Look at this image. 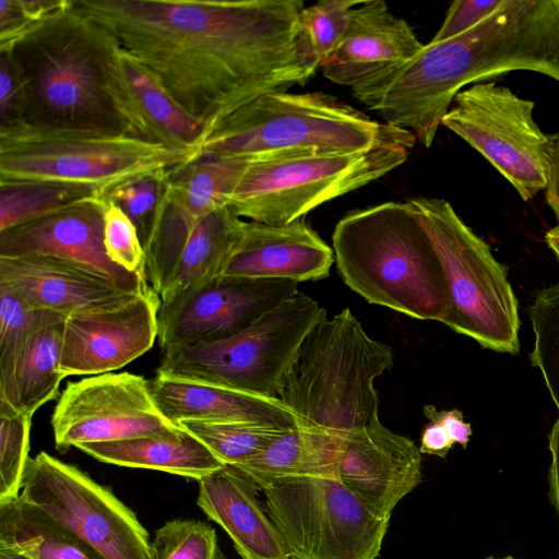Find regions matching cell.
<instances>
[{"instance_id":"cell-10","label":"cell","mask_w":559,"mask_h":559,"mask_svg":"<svg viewBox=\"0 0 559 559\" xmlns=\"http://www.w3.org/2000/svg\"><path fill=\"white\" fill-rule=\"evenodd\" d=\"M324 316L298 292L237 335L164 352L156 374L277 399L301 342Z\"/></svg>"},{"instance_id":"cell-17","label":"cell","mask_w":559,"mask_h":559,"mask_svg":"<svg viewBox=\"0 0 559 559\" xmlns=\"http://www.w3.org/2000/svg\"><path fill=\"white\" fill-rule=\"evenodd\" d=\"M159 307L151 288L68 314L60 360L64 378L112 372L141 357L157 340Z\"/></svg>"},{"instance_id":"cell-1","label":"cell","mask_w":559,"mask_h":559,"mask_svg":"<svg viewBox=\"0 0 559 559\" xmlns=\"http://www.w3.org/2000/svg\"><path fill=\"white\" fill-rule=\"evenodd\" d=\"M203 123L206 136L257 97L306 84L320 68L302 0H73Z\"/></svg>"},{"instance_id":"cell-26","label":"cell","mask_w":559,"mask_h":559,"mask_svg":"<svg viewBox=\"0 0 559 559\" xmlns=\"http://www.w3.org/2000/svg\"><path fill=\"white\" fill-rule=\"evenodd\" d=\"M246 224L229 206L205 216L188 239L169 283L159 295L160 304L224 276Z\"/></svg>"},{"instance_id":"cell-37","label":"cell","mask_w":559,"mask_h":559,"mask_svg":"<svg viewBox=\"0 0 559 559\" xmlns=\"http://www.w3.org/2000/svg\"><path fill=\"white\" fill-rule=\"evenodd\" d=\"M359 2L356 0H321L301 10V32L319 67L342 41L348 28L350 10Z\"/></svg>"},{"instance_id":"cell-14","label":"cell","mask_w":559,"mask_h":559,"mask_svg":"<svg viewBox=\"0 0 559 559\" xmlns=\"http://www.w3.org/2000/svg\"><path fill=\"white\" fill-rule=\"evenodd\" d=\"M60 453L82 443L178 435L183 429L157 408L148 380L107 372L67 383L50 419Z\"/></svg>"},{"instance_id":"cell-21","label":"cell","mask_w":559,"mask_h":559,"mask_svg":"<svg viewBox=\"0 0 559 559\" xmlns=\"http://www.w3.org/2000/svg\"><path fill=\"white\" fill-rule=\"evenodd\" d=\"M334 260L333 249L304 218L280 225L247 221L224 276L318 281L329 276Z\"/></svg>"},{"instance_id":"cell-28","label":"cell","mask_w":559,"mask_h":559,"mask_svg":"<svg viewBox=\"0 0 559 559\" xmlns=\"http://www.w3.org/2000/svg\"><path fill=\"white\" fill-rule=\"evenodd\" d=\"M122 64L130 95L148 139L193 152L197 158L206 135L203 123L186 111L153 73L123 50Z\"/></svg>"},{"instance_id":"cell-7","label":"cell","mask_w":559,"mask_h":559,"mask_svg":"<svg viewBox=\"0 0 559 559\" xmlns=\"http://www.w3.org/2000/svg\"><path fill=\"white\" fill-rule=\"evenodd\" d=\"M194 158L193 152L121 133L24 122L0 127V182L80 183L107 197L136 180L165 177Z\"/></svg>"},{"instance_id":"cell-15","label":"cell","mask_w":559,"mask_h":559,"mask_svg":"<svg viewBox=\"0 0 559 559\" xmlns=\"http://www.w3.org/2000/svg\"><path fill=\"white\" fill-rule=\"evenodd\" d=\"M250 162L201 156L163 179L144 246L145 278L158 295L169 283L195 226L212 212L228 206Z\"/></svg>"},{"instance_id":"cell-48","label":"cell","mask_w":559,"mask_h":559,"mask_svg":"<svg viewBox=\"0 0 559 559\" xmlns=\"http://www.w3.org/2000/svg\"><path fill=\"white\" fill-rule=\"evenodd\" d=\"M545 240L559 261V225L546 233Z\"/></svg>"},{"instance_id":"cell-13","label":"cell","mask_w":559,"mask_h":559,"mask_svg":"<svg viewBox=\"0 0 559 559\" xmlns=\"http://www.w3.org/2000/svg\"><path fill=\"white\" fill-rule=\"evenodd\" d=\"M533 109L534 102L509 87L483 82L457 93L441 124L479 152L528 201L546 189L550 144Z\"/></svg>"},{"instance_id":"cell-6","label":"cell","mask_w":559,"mask_h":559,"mask_svg":"<svg viewBox=\"0 0 559 559\" xmlns=\"http://www.w3.org/2000/svg\"><path fill=\"white\" fill-rule=\"evenodd\" d=\"M393 367L348 308L321 318L301 342L278 397L301 425L345 435L379 416L374 379Z\"/></svg>"},{"instance_id":"cell-47","label":"cell","mask_w":559,"mask_h":559,"mask_svg":"<svg viewBox=\"0 0 559 559\" xmlns=\"http://www.w3.org/2000/svg\"><path fill=\"white\" fill-rule=\"evenodd\" d=\"M0 559H34L25 551L10 546L0 544Z\"/></svg>"},{"instance_id":"cell-18","label":"cell","mask_w":559,"mask_h":559,"mask_svg":"<svg viewBox=\"0 0 559 559\" xmlns=\"http://www.w3.org/2000/svg\"><path fill=\"white\" fill-rule=\"evenodd\" d=\"M100 199L0 231V258L52 257L87 269L124 293L150 290L145 276L121 269L107 257Z\"/></svg>"},{"instance_id":"cell-24","label":"cell","mask_w":559,"mask_h":559,"mask_svg":"<svg viewBox=\"0 0 559 559\" xmlns=\"http://www.w3.org/2000/svg\"><path fill=\"white\" fill-rule=\"evenodd\" d=\"M0 284L34 309L64 316L128 294L78 264L41 255L0 258Z\"/></svg>"},{"instance_id":"cell-27","label":"cell","mask_w":559,"mask_h":559,"mask_svg":"<svg viewBox=\"0 0 559 559\" xmlns=\"http://www.w3.org/2000/svg\"><path fill=\"white\" fill-rule=\"evenodd\" d=\"M343 436L300 424L287 430L263 452L236 467L259 488L288 477H337Z\"/></svg>"},{"instance_id":"cell-11","label":"cell","mask_w":559,"mask_h":559,"mask_svg":"<svg viewBox=\"0 0 559 559\" xmlns=\"http://www.w3.org/2000/svg\"><path fill=\"white\" fill-rule=\"evenodd\" d=\"M260 491L290 559L379 557L391 516L374 513L337 477H288Z\"/></svg>"},{"instance_id":"cell-25","label":"cell","mask_w":559,"mask_h":559,"mask_svg":"<svg viewBox=\"0 0 559 559\" xmlns=\"http://www.w3.org/2000/svg\"><path fill=\"white\" fill-rule=\"evenodd\" d=\"M76 449L103 463L155 469L197 481L224 466L205 444L185 429L171 436L82 443Z\"/></svg>"},{"instance_id":"cell-20","label":"cell","mask_w":559,"mask_h":559,"mask_svg":"<svg viewBox=\"0 0 559 559\" xmlns=\"http://www.w3.org/2000/svg\"><path fill=\"white\" fill-rule=\"evenodd\" d=\"M423 46L411 25L386 2L360 1L350 10L342 41L320 69L331 82L353 90L400 68Z\"/></svg>"},{"instance_id":"cell-46","label":"cell","mask_w":559,"mask_h":559,"mask_svg":"<svg viewBox=\"0 0 559 559\" xmlns=\"http://www.w3.org/2000/svg\"><path fill=\"white\" fill-rule=\"evenodd\" d=\"M551 463L548 474L549 501L559 515V417L548 436Z\"/></svg>"},{"instance_id":"cell-9","label":"cell","mask_w":559,"mask_h":559,"mask_svg":"<svg viewBox=\"0 0 559 559\" xmlns=\"http://www.w3.org/2000/svg\"><path fill=\"white\" fill-rule=\"evenodd\" d=\"M413 147L393 144L251 159L228 206L243 219L288 224L385 176L406 162Z\"/></svg>"},{"instance_id":"cell-33","label":"cell","mask_w":559,"mask_h":559,"mask_svg":"<svg viewBox=\"0 0 559 559\" xmlns=\"http://www.w3.org/2000/svg\"><path fill=\"white\" fill-rule=\"evenodd\" d=\"M50 311L32 308L0 284V401L13 406V383L19 358L33 331Z\"/></svg>"},{"instance_id":"cell-19","label":"cell","mask_w":559,"mask_h":559,"mask_svg":"<svg viewBox=\"0 0 559 559\" xmlns=\"http://www.w3.org/2000/svg\"><path fill=\"white\" fill-rule=\"evenodd\" d=\"M336 475L374 513L391 516L423 480L421 453L377 416L343 436Z\"/></svg>"},{"instance_id":"cell-16","label":"cell","mask_w":559,"mask_h":559,"mask_svg":"<svg viewBox=\"0 0 559 559\" xmlns=\"http://www.w3.org/2000/svg\"><path fill=\"white\" fill-rule=\"evenodd\" d=\"M298 293V283L222 276L188 290L158 310L162 352L237 335Z\"/></svg>"},{"instance_id":"cell-39","label":"cell","mask_w":559,"mask_h":559,"mask_svg":"<svg viewBox=\"0 0 559 559\" xmlns=\"http://www.w3.org/2000/svg\"><path fill=\"white\" fill-rule=\"evenodd\" d=\"M166 177V176H165ZM165 177H150L116 189L107 195L114 200L135 224L141 243L148 239L154 213Z\"/></svg>"},{"instance_id":"cell-36","label":"cell","mask_w":559,"mask_h":559,"mask_svg":"<svg viewBox=\"0 0 559 559\" xmlns=\"http://www.w3.org/2000/svg\"><path fill=\"white\" fill-rule=\"evenodd\" d=\"M152 559H225L212 525L175 519L159 527L151 542Z\"/></svg>"},{"instance_id":"cell-12","label":"cell","mask_w":559,"mask_h":559,"mask_svg":"<svg viewBox=\"0 0 559 559\" xmlns=\"http://www.w3.org/2000/svg\"><path fill=\"white\" fill-rule=\"evenodd\" d=\"M20 498L99 559H152L148 533L135 513L111 489L45 451L29 457Z\"/></svg>"},{"instance_id":"cell-42","label":"cell","mask_w":559,"mask_h":559,"mask_svg":"<svg viewBox=\"0 0 559 559\" xmlns=\"http://www.w3.org/2000/svg\"><path fill=\"white\" fill-rule=\"evenodd\" d=\"M21 120L20 80L9 55L0 51V127L20 123Z\"/></svg>"},{"instance_id":"cell-49","label":"cell","mask_w":559,"mask_h":559,"mask_svg":"<svg viewBox=\"0 0 559 559\" xmlns=\"http://www.w3.org/2000/svg\"><path fill=\"white\" fill-rule=\"evenodd\" d=\"M485 559H516V558H514V557H513V556H511V555H508V556H504V557H501V558H496V557H493V556H489V557H487V558H485Z\"/></svg>"},{"instance_id":"cell-22","label":"cell","mask_w":559,"mask_h":559,"mask_svg":"<svg viewBox=\"0 0 559 559\" xmlns=\"http://www.w3.org/2000/svg\"><path fill=\"white\" fill-rule=\"evenodd\" d=\"M198 484V506L227 533L241 559H290L260 488L239 468L224 465Z\"/></svg>"},{"instance_id":"cell-40","label":"cell","mask_w":559,"mask_h":559,"mask_svg":"<svg viewBox=\"0 0 559 559\" xmlns=\"http://www.w3.org/2000/svg\"><path fill=\"white\" fill-rule=\"evenodd\" d=\"M502 2L503 0L453 1L431 43L447 41L473 29L492 15Z\"/></svg>"},{"instance_id":"cell-41","label":"cell","mask_w":559,"mask_h":559,"mask_svg":"<svg viewBox=\"0 0 559 559\" xmlns=\"http://www.w3.org/2000/svg\"><path fill=\"white\" fill-rule=\"evenodd\" d=\"M62 0H1L0 45H5L57 9Z\"/></svg>"},{"instance_id":"cell-38","label":"cell","mask_w":559,"mask_h":559,"mask_svg":"<svg viewBox=\"0 0 559 559\" xmlns=\"http://www.w3.org/2000/svg\"><path fill=\"white\" fill-rule=\"evenodd\" d=\"M100 203L107 257L121 269L145 276V252L135 224L114 200L102 197Z\"/></svg>"},{"instance_id":"cell-4","label":"cell","mask_w":559,"mask_h":559,"mask_svg":"<svg viewBox=\"0 0 559 559\" xmlns=\"http://www.w3.org/2000/svg\"><path fill=\"white\" fill-rule=\"evenodd\" d=\"M332 245L344 283L369 304L418 320L443 322L450 290L442 262L407 202L346 214Z\"/></svg>"},{"instance_id":"cell-43","label":"cell","mask_w":559,"mask_h":559,"mask_svg":"<svg viewBox=\"0 0 559 559\" xmlns=\"http://www.w3.org/2000/svg\"><path fill=\"white\" fill-rule=\"evenodd\" d=\"M423 411L430 423L439 424L447 430L453 443H459L463 449L467 448L472 436V427L464 421L461 411H438L433 405H425Z\"/></svg>"},{"instance_id":"cell-34","label":"cell","mask_w":559,"mask_h":559,"mask_svg":"<svg viewBox=\"0 0 559 559\" xmlns=\"http://www.w3.org/2000/svg\"><path fill=\"white\" fill-rule=\"evenodd\" d=\"M532 365L539 369L559 413V284L542 289L530 308Z\"/></svg>"},{"instance_id":"cell-45","label":"cell","mask_w":559,"mask_h":559,"mask_svg":"<svg viewBox=\"0 0 559 559\" xmlns=\"http://www.w3.org/2000/svg\"><path fill=\"white\" fill-rule=\"evenodd\" d=\"M447 430L439 424H428L420 436L419 451L424 454L444 459L453 447Z\"/></svg>"},{"instance_id":"cell-5","label":"cell","mask_w":559,"mask_h":559,"mask_svg":"<svg viewBox=\"0 0 559 559\" xmlns=\"http://www.w3.org/2000/svg\"><path fill=\"white\" fill-rule=\"evenodd\" d=\"M416 141L412 132L371 119L323 92L281 91L263 94L224 119L197 158L357 152Z\"/></svg>"},{"instance_id":"cell-44","label":"cell","mask_w":559,"mask_h":559,"mask_svg":"<svg viewBox=\"0 0 559 559\" xmlns=\"http://www.w3.org/2000/svg\"><path fill=\"white\" fill-rule=\"evenodd\" d=\"M546 200L559 221V133L550 136Z\"/></svg>"},{"instance_id":"cell-3","label":"cell","mask_w":559,"mask_h":559,"mask_svg":"<svg viewBox=\"0 0 559 559\" xmlns=\"http://www.w3.org/2000/svg\"><path fill=\"white\" fill-rule=\"evenodd\" d=\"M22 92L21 122L148 140L135 110L122 50L104 26L61 4L5 45ZM20 122V123H21Z\"/></svg>"},{"instance_id":"cell-30","label":"cell","mask_w":559,"mask_h":559,"mask_svg":"<svg viewBox=\"0 0 559 559\" xmlns=\"http://www.w3.org/2000/svg\"><path fill=\"white\" fill-rule=\"evenodd\" d=\"M0 544L34 559H99L84 543L20 497L0 503Z\"/></svg>"},{"instance_id":"cell-8","label":"cell","mask_w":559,"mask_h":559,"mask_svg":"<svg viewBox=\"0 0 559 559\" xmlns=\"http://www.w3.org/2000/svg\"><path fill=\"white\" fill-rule=\"evenodd\" d=\"M408 203L430 237L447 275L450 309L442 323L484 348L518 354V300L506 266L448 201L419 197Z\"/></svg>"},{"instance_id":"cell-23","label":"cell","mask_w":559,"mask_h":559,"mask_svg":"<svg viewBox=\"0 0 559 559\" xmlns=\"http://www.w3.org/2000/svg\"><path fill=\"white\" fill-rule=\"evenodd\" d=\"M148 388L162 415L175 425L193 419L255 423L289 429L301 424L276 397L160 374L148 380Z\"/></svg>"},{"instance_id":"cell-35","label":"cell","mask_w":559,"mask_h":559,"mask_svg":"<svg viewBox=\"0 0 559 559\" xmlns=\"http://www.w3.org/2000/svg\"><path fill=\"white\" fill-rule=\"evenodd\" d=\"M33 416L0 401V503L17 499L29 460Z\"/></svg>"},{"instance_id":"cell-32","label":"cell","mask_w":559,"mask_h":559,"mask_svg":"<svg viewBox=\"0 0 559 559\" xmlns=\"http://www.w3.org/2000/svg\"><path fill=\"white\" fill-rule=\"evenodd\" d=\"M182 429L199 439L224 464L240 465L263 452L287 430L255 423L181 420Z\"/></svg>"},{"instance_id":"cell-2","label":"cell","mask_w":559,"mask_h":559,"mask_svg":"<svg viewBox=\"0 0 559 559\" xmlns=\"http://www.w3.org/2000/svg\"><path fill=\"white\" fill-rule=\"evenodd\" d=\"M514 70L559 82V0H503L473 29L424 44L403 66L352 93L383 122L412 132L430 147L464 86Z\"/></svg>"},{"instance_id":"cell-29","label":"cell","mask_w":559,"mask_h":559,"mask_svg":"<svg viewBox=\"0 0 559 559\" xmlns=\"http://www.w3.org/2000/svg\"><path fill=\"white\" fill-rule=\"evenodd\" d=\"M64 314L49 312L33 331L19 358L13 383V407L34 415L60 396Z\"/></svg>"},{"instance_id":"cell-31","label":"cell","mask_w":559,"mask_h":559,"mask_svg":"<svg viewBox=\"0 0 559 559\" xmlns=\"http://www.w3.org/2000/svg\"><path fill=\"white\" fill-rule=\"evenodd\" d=\"M103 197L80 183L26 180L0 182V231Z\"/></svg>"}]
</instances>
